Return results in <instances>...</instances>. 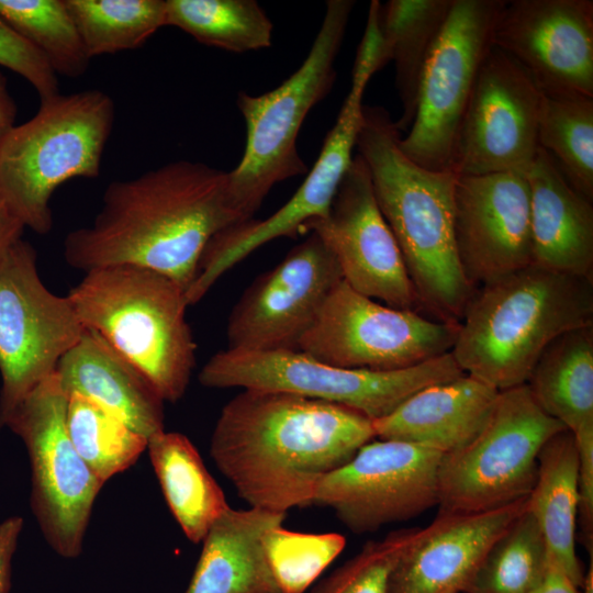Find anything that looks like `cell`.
<instances>
[{"label": "cell", "mask_w": 593, "mask_h": 593, "mask_svg": "<svg viewBox=\"0 0 593 593\" xmlns=\"http://www.w3.org/2000/svg\"><path fill=\"white\" fill-rule=\"evenodd\" d=\"M372 422L336 403L243 389L223 406L210 455L249 507L287 513L312 505L321 480L376 438Z\"/></svg>", "instance_id": "1"}, {"label": "cell", "mask_w": 593, "mask_h": 593, "mask_svg": "<svg viewBox=\"0 0 593 593\" xmlns=\"http://www.w3.org/2000/svg\"><path fill=\"white\" fill-rule=\"evenodd\" d=\"M239 223L228 201L227 171L177 160L111 182L92 223L69 232L63 253L83 272L142 267L187 291L209 242Z\"/></svg>", "instance_id": "2"}, {"label": "cell", "mask_w": 593, "mask_h": 593, "mask_svg": "<svg viewBox=\"0 0 593 593\" xmlns=\"http://www.w3.org/2000/svg\"><path fill=\"white\" fill-rule=\"evenodd\" d=\"M401 133L388 111L362 109L356 146L378 206L400 248L423 309L459 323L475 288L466 279L454 236V171H432L400 149Z\"/></svg>", "instance_id": "3"}, {"label": "cell", "mask_w": 593, "mask_h": 593, "mask_svg": "<svg viewBox=\"0 0 593 593\" xmlns=\"http://www.w3.org/2000/svg\"><path fill=\"white\" fill-rule=\"evenodd\" d=\"M593 325V279L530 265L475 288L451 355L463 373L503 391L526 384L557 336Z\"/></svg>", "instance_id": "4"}, {"label": "cell", "mask_w": 593, "mask_h": 593, "mask_svg": "<svg viewBox=\"0 0 593 593\" xmlns=\"http://www.w3.org/2000/svg\"><path fill=\"white\" fill-rule=\"evenodd\" d=\"M67 295L83 327L137 368L164 401L183 396L197 344L179 283L147 268L111 266L85 272Z\"/></svg>", "instance_id": "5"}, {"label": "cell", "mask_w": 593, "mask_h": 593, "mask_svg": "<svg viewBox=\"0 0 593 593\" xmlns=\"http://www.w3.org/2000/svg\"><path fill=\"white\" fill-rule=\"evenodd\" d=\"M114 123L109 94L90 89L58 93L14 125L0 143V195L26 228L53 227L51 199L74 178H97Z\"/></svg>", "instance_id": "6"}, {"label": "cell", "mask_w": 593, "mask_h": 593, "mask_svg": "<svg viewBox=\"0 0 593 593\" xmlns=\"http://www.w3.org/2000/svg\"><path fill=\"white\" fill-rule=\"evenodd\" d=\"M351 0H329L302 65L276 89L259 96L239 92L237 107L246 124L239 164L227 171V195L239 222L253 219L279 182L307 174L296 139L310 110L331 91Z\"/></svg>", "instance_id": "7"}, {"label": "cell", "mask_w": 593, "mask_h": 593, "mask_svg": "<svg viewBox=\"0 0 593 593\" xmlns=\"http://www.w3.org/2000/svg\"><path fill=\"white\" fill-rule=\"evenodd\" d=\"M462 374L450 351L411 368L373 371L332 366L299 350L225 348L204 363L198 379L206 388L280 391L336 403L374 421L416 391Z\"/></svg>", "instance_id": "8"}, {"label": "cell", "mask_w": 593, "mask_h": 593, "mask_svg": "<svg viewBox=\"0 0 593 593\" xmlns=\"http://www.w3.org/2000/svg\"><path fill=\"white\" fill-rule=\"evenodd\" d=\"M563 429L535 403L526 384L500 391L478 434L443 456L438 513L486 512L527 497L541 448Z\"/></svg>", "instance_id": "9"}, {"label": "cell", "mask_w": 593, "mask_h": 593, "mask_svg": "<svg viewBox=\"0 0 593 593\" xmlns=\"http://www.w3.org/2000/svg\"><path fill=\"white\" fill-rule=\"evenodd\" d=\"M68 396L53 373L13 410L5 427L23 441L31 466V508L54 551L75 558L103 482L76 451L66 426Z\"/></svg>", "instance_id": "10"}, {"label": "cell", "mask_w": 593, "mask_h": 593, "mask_svg": "<svg viewBox=\"0 0 593 593\" xmlns=\"http://www.w3.org/2000/svg\"><path fill=\"white\" fill-rule=\"evenodd\" d=\"M505 3L454 0L422 75L413 122L399 142L418 166L454 171L461 125Z\"/></svg>", "instance_id": "11"}, {"label": "cell", "mask_w": 593, "mask_h": 593, "mask_svg": "<svg viewBox=\"0 0 593 593\" xmlns=\"http://www.w3.org/2000/svg\"><path fill=\"white\" fill-rule=\"evenodd\" d=\"M457 329L458 323L389 306L340 280L300 339L298 350L340 368L393 371L449 353Z\"/></svg>", "instance_id": "12"}, {"label": "cell", "mask_w": 593, "mask_h": 593, "mask_svg": "<svg viewBox=\"0 0 593 593\" xmlns=\"http://www.w3.org/2000/svg\"><path fill=\"white\" fill-rule=\"evenodd\" d=\"M36 259L21 239L0 264V430L85 331L69 296L44 284Z\"/></svg>", "instance_id": "13"}, {"label": "cell", "mask_w": 593, "mask_h": 593, "mask_svg": "<svg viewBox=\"0 0 593 593\" xmlns=\"http://www.w3.org/2000/svg\"><path fill=\"white\" fill-rule=\"evenodd\" d=\"M443 456L405 441L371 440L321 480L313 504L332 508L356 534L410 519L437 505Z\"/></svg>", "instance_id": "14"}, {"label": "cell", "mask_w": 593, "mask_h": 593, "mask_svg": "<svg viewBox=\"0 0 593 593\" xmlns=\"http://www.w3.org/2000/svg\"><path fill=\"white\" fill-rule=\"evenodd\" d=\"M343 280L338 262L314 233L243 292L227 318V348L298 350L333 288Z\"/></svg>", "instance_id": "15"}, {"label": "cell", "mask_w": 593, "mask_h": 593, "mask_svg": "<svg viewBox=\"0 0 593 593\" xmlns=\"http://www.w3.org/2000/svg\"><path fill=\"white\" fill-rule=\"evenodd\" d=\"M300 233H314L326 244L343 280L357 292L395 309L422 311L360 155L353 158L327 213L307 221Z\"/></svg>", "instance_id": "16"}, {"label": "cell", "mask_w": 593, "mask_h": 593, "mask_svg": "<svg viewBox=\"0 0 593 593\" xmlns=\"http://www.w3.org/2000/svg\"><path fill=\"white\" fill-rule=\"evenodd\" d=\"M541 99L529 74L493 46L480 68L461 125L455 174L526 172L540 147Z\"/></svg>", "instance_id": "17"}, {"label": "cell", "mask_w": 593, "mask_h": 593, "mask_svg": "<svg viewBox=\"0 0 593 593\" xmlns=\"http://www.w3.org/2000/svg\"><path fill=\"white\" fill-rule=\"evenodd\" d=\"M493 46L514 58L544 96L593 98V1H506Z\"/></svg>", "instance_id": "18"}, {"label": "cell", "mask_w": 593, "mask_h": 593, "mask_svg": "<svg viewBox=\"0 0 593 593\" xmlns=\"http://www.w3.org/2000/svg\"><path fill=\"white\" fill-rule=\"evenodd\" d=\"M454 236L462 272L473 288L533 265L526 172L458 177Z\"/></svg>", "instance_id": "19"}, {"label": "cell", "mask_w": 593, "mask_h": 593, "mask_svg": "<svg viewBox=\"0 0 593 593\" xmlns=\"http://www.w3.org/2000/svg\"><path fill=\"white\" fill-rule=\"evenodd\" d=\"M527 506L528 496L486 512L438 513L402 553L387 593H463L490 547Z\"/></svg>", "instance_id": "20"}, {"label": "cell", "mask_w": 593, "mask_h": 593, "mask_svg": "<svg viewBox=\"0 0 593 593\" xmlns=\"http://www.w3.org/2000/svg\"><path fill=\"white\" fill-rule=\"evenodd\" d=\"M371 77L365 69L353 68L349 92L305 180L275 213L262 220L251 219L233 231L231 246L238 257L246 258L273 239L293 237L307 221L327 213L354 158L351 154L362 123V97Z\"/></svg>", "instance_id": "21"}, {"label": "cell", "mask_w": 593, "mask_h": 593, "mask_svg": "<svg viewBox=\"0 0 593 593\" xmlns=\"http://www.w3.org/2000/svg\"><path fill=\"white\" fill-rule=\"evenodd\" d=\"M533 265L593 279V206L539 147L526 170Z\"/></svg>", "instance_id": "22"}, {"label": "cell", "mask_w": 593, "mask_h": 593, "mask_svg": "<svg viewBox=\"0 0 593 593\" xmlns=\"http://www.w3.org/2000/svg\"><path fill=\"white\" fill-rule=\"evenodd\" d=\"M56 373L65 393L102 406L149 439L164 429V400L149 380L99 334L85 328Z\"/></svg>", "instance_id": "23"}, {"label": "cell", "mask_w": 593, "mask_h": 593, "mask_svg": "<svg viewBox=\"0 0 593 593\" xmlns=\"http://www.w3.org/2000/svg\"><path fill=\"white\" fill-rule=\"evenodd\" d=\"M499 392L466 373L425 387L391 413L372 422L376 438L450 454L478 434Z\"/></svg>", "instance_id": "24"}, {"label": "cell", "mask_w": 593, "mask_h": 593, "mask_svg": "<svg viewBox=\"0 0 593 593\" xmlns=\"http://www.w3.org/2000/svg\"><path fill=\"white\" fill-rule=\"evenodd\" d=\"M286 513L228 506L211 525L186 593H283L268 563L264 534Z\"/></svg>", "instance_id": "25"}, {"label": "cell", "mask_w": 593, "mask_h": 593, "mask_svg": "<svg viewBox=\"0 0 593 593\" xmlns=\"http://www.w3.org/2000/svg\"><path fill=\"white\" fill-rule=\"evenodd\" d=\"M579 460L572 433L553 435L538 455L537 475L528 510L544 537L548 561L580 588L583 571L575 553L579 510Z\"/></svg>", "instance_id": "26"}, {"label": "cell", "mask_w": 593, "mask_h": 593, "mask_svg": "<svg viewBox=\"0 0 593 593\" xmlns=\"http://www.w3.org/2000/svg\"><path fill=\"white\" fill-rule=\"evenodd\" d=\"M147 449L171 514L190 541L201 542L230 506L223 490L183 434L161 430L148 439Z\"/></svg>", "instance_id": "27"}, {"label": "cell", "mask_w": 593, "mask_h": 593, "mask_svg": "<svg viewBox=\"0 0 593 593\" xmlns=\"http://www.w3.org/2000/svg\"><path fill=\"white\" fill-rule=\"evenodd\" d=\"M526 385L540 410L572 434L593 425V325L549 343Z\"/></svg>", "instance_id": "28"}, {"label": "cell", "mask_w": 593, "mask_h": 593, "mask_svg": "<svg viewBox=\"0 0 593 593\" xmlns=\"http://www.w3.org/2000/svg\"><path fill=\"white\" fill-rule=\"evenodd\" d=\"M454 0H390L380 3V23L395 65L401 101L398 131H409L416 111L421 78Z\"/></svg>", "instance_id": "29"}, {"label": "cell", "mask_w": 593, "mask_h": 593, "mask_svg": "<svg viewBox=\"0 0 593 593\" xmlns=\"http://www.w3.org/2000/svg\"><path fill=\"white\" fill-rule=\"evenodd\" d=\"M166 25L233 53L271 46L272 22L255 0H166Z\"/></svg>", "instance_id": "30"}, {"label": "cell", "mask_w": 593, "mask_h": 593, "mask_svg": "<svg viewBox=\"0 0 593 593\" xmlns=\"http://www.w3.org/2000/svg\"><path fill=\"white\" fill-rule=\"evenodd\" d=\"M92 57L141 47L166 26V0H65Z\"/></svg>", "instance_id": "31"}, {"label": "cell", "mask_w": 593, "mask_h": 593, "mask_svg": "<svg viewBox=\"0 0 593 593\" xmlns=\"http://www.w3.org/2000/svg\"><path fill=\"white\" fill-rule=\"evenodd\" d=\"M538 144L568 182L593 201V98L542 94Z\"/></svg>", "instance_id": "32"}, {"label": "cell", "mask_w": 593, "mask_h": 593, "mask_svg": "<svg viewBox=\"0 0 593 593\" xmlns=\"http://www.w3.org/2000/svg\"><path fill=\"white\" fill-rule=\"evenodd\" d=\"M547 564L544 537L527 506L490 547L463 593H532Z\"/></svg>", "instance_id": "33"}, {"label": "cell", "mask_w": 593, "mask_h": 593, "mask_svg": "<svg viewBox=\"0 0 593 593\" xmlns=\"http://www.w3.org/2000/svg\"><path fill=\"white\" fill-rule=\"evenodd\" d=\"M66 426L76 451L103 483L130 468L147 449V438L78 394L68 395Z\"/></svg>", "instance_id": "34"}, {"label": "cell", "mask_w": 593, "mask_h": 593, "mask_svg": "<svg viewBox=\"0 0 593 593\" xmlns=\"http://www.w3.org/2000/svg\"><path fill=\"white\" fill-rule=\"evenodd\" d=\"M0 18L44 55L56 75L86 72L90 58L65 0H0Z\"/></svg>", "instance_id": "35"}, {"label": "cell", "mask_w": 593, "mask_h": 593, "mask_svg": "<svg viewBox=\"0 0 593 593\" xmlns=\"http://www.w3.org/2000/svg\"><path fill=\"white\" fill-rule=\"evenodd\" d=\"M265 553L283 593H303L346 546L338 533H304L270 527L264 534Z\"/></svg>", "instance_id": "36"}, {"label": "cell", "mask_w": 593, "mask_h": 593, "mask_svg": "<svg viewBox=\"0 0 593 593\" xmlns=\"http://www.w3.org/2000/svg\"><path fill=\"white\" fill-rule=\"evenodd\" d=\"M417 532L418 528H403L368 541L310 593H387L399 559Z\"/></svg>", "instance_id": "37"}, {"label": "cell", "mask_w": 593, "mask_h": 593, "mask_svg": "<svg viewBox=\"0 0 593 593\" xmlns=\"http://www.w3.org/2000/svg\"><path fill=\"white\" fill-rule=\"evenodd\" d=\"M0 66L23 77L40 101L59 92L58 79L44 55L0 18Z\"/></svg>", "instance_id": "38"}, {"label": "cell", "mask_w": 593, "mask_h": 593, "mask_svg": "<svg viewBox=\"0 0 593 593\" xmlns=\"http://www.w3.org/2000/svg\"><path fill=\"white\" fill-rule=\"evenodd\" d=\"M579 460L578 521L586 549L593 551V425L572 434Z\"/></svg>", "instance_id": "39"}, {"label": "cell", "mask_w": 593, "mask_h": 593, "mask_svg": "<svg viewBox=\"0 0 593 593\" xmlns=\"http://www.w3.org/2000/svg\"><path fill=\"white\" fill-rule=\"evenodd\" d=\"M23 524L20 516H10L0 523V593L10 591L12 559Z\"/></svg>", "instance_id": "40"}, {"label": "cell", "mask_w": 593, "mask_h": 593, "mask_svg": "<svg viewBox=\"0 0 593 593\" xmlns=\"http://www.w3.org/2000/svg\"><path fill=\"white\" fill-rule=\"evenodd\" d=\"M24 228L0 195V264L9 250L22 239Z\"/></svg>", "instance_id": "41"}, {"label": "cell", "mask_w": 593, "mask_h": 593, "mask_svg": "<svg viewBox=\"0 0 593 593\" xmlns=\"http://www.w3.org/2000/svg\"><path fill=\"white\" fill-rule=\"evenodd\" d=\"M579 589L560 568L548 561L539 584L532 593H580Z\"/></svg>", "instance_id": "42"}, {"label": "cell", "mask_w": 593, "mask_h": 593, "mask_svg": "<svg viewBox=\"0 0 593 593\" xmlns=\"http://www.w3.org/2000/svg\"><path fill=\"white\" fill-rule=\"evenodd\" d=\"M16 107L11 97L5 78L0 72V143L15 125Z\"/></svg>", "instance_id": "43"}, {"label": "cell", "mask_w": 593, "mask_h": 593, "mask_svg": "<svg viewBox=\"0 0 593 593\" xmlns=\"http://www.w3.org/2000/svg\"><path fill=\"white\" fill-rule=\"evenodd\" d=\"M580 588H583V593H593V551L590 552V567L583 575Z\"/></svg>", "instance_id": "44"}, {"label": "cell", "mask_w": 593, "mask_h": 593, "mask_svg": "<svg viewBox=\"0 0 593 593\" xmlns=\"http://www.w3.org/2000/svg\"><path fill=\"white\" fill-rule=\"evenodd\" d=\"M448 593H458V592H448Z\"/></svg>", "instance_id": "45"}]
</instances>
